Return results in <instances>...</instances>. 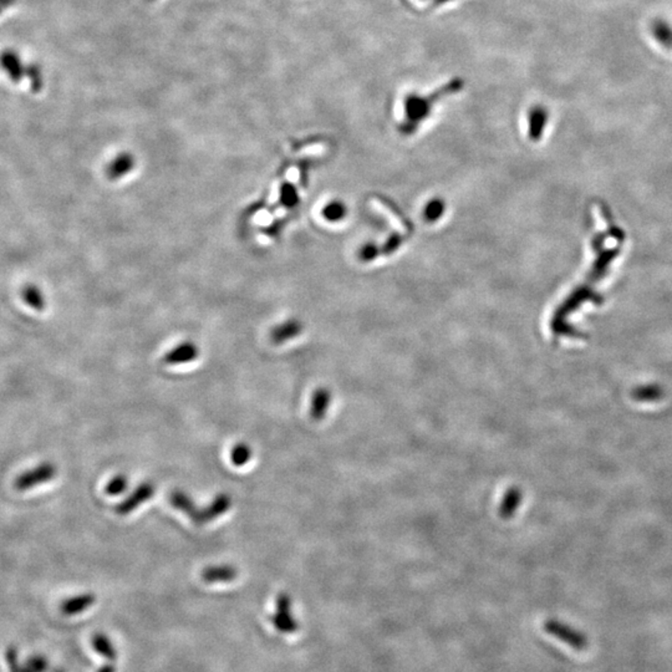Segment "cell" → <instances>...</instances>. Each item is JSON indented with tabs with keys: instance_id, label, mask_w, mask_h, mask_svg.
Segmentation results:
<instances>
[{
	"instance_id": "cell-1",
	"label": "cell",
	"mask_w": 672,
	"mask_h": 672,
	"mask_svg": "<svg viewBox=\"0 0 672 672\" xmlns=\"http://www.w3.org/2000/svg\"><path fill=\"white\" fill-rule=\"evenodd\" d=\"M57 475V467L52 462H42L16 477L14 487L18 492H29L52 482Z\"/></svg>"
},
{
	"instance_id": "cell-2",
	"label": "cell",
	"mask_w": 672,
	"mask_h": 672,
	"mask_svg": "<svg viewBox=\"0 0 672 672\" xmlns=\"http://www.w3.org/2000/svg\"><path fill=\"white\" fill-rule=\"evenodd\" d=\"M544 630L548 632L549 635L563 642L577 651H583L589 645L588 637L584 632L577 630L575 627L565 624L563 621L555 620V619L547 620L544 624Z\"/></svg>"
},
{
	"instance_id": "cell-3",
	"label": "cell",
	"mask_w": 672,
	"mask_h": 672,
	"mask_svg": "<svg viewBox=\"0 0 672 672\" xmlns=\"http://www.w3.org/2000/svg\"><path fill=\"white\" fill-rule=\"evenodd\" d=\"M277 630L284 634H293L299 629L298 621L291 614V599L286 593H280L277 598V613L270 618Z\"/></svg>"
},
{
	"instance_id": "cell-4",
	"label": "cell",
	"mask_w": 672,
	"mask_h": 672,
	"mask_svg": "<svg viewBox=\"0 0 672 672\" xmlns=\"http://www.w3.org/2000/svg\"><path fill=\"white\" fill-rule=\"evenodd\" d=\"M156 488L151 482H144L140 486L137 487L127 498L124 501L120 502L116 506V513L119 516H127L129 513L134 512L141 504L149 501L151 497L155 494Z\"/></svg>"
},
{
	"instance_id": "cell-5",
	"label": "cell",
	"mask_w": 672,
	"mask_h": 672,
	"mask_svg": "<svg viewBox=\"0 0 672 672\" xmlns=\"http://www.w3.org/2000/svg\"><path fill=\"white\" fill-rule=\"evenodd\" d=\"M168 499H170L172 507L176 508L182 513H185L187 517L191 519L192 522L196 523L198 526H202V509L197 507L196 503L193 502L191 497L187 494L186 492L180 491V489L172 491Z\"/></svg>"
},
{
	"instance_id": "cell-6",
	"label": "cell",
	"mask_w": 672,
	"mask_h": 672,
	"mask_svg": "<svg viewBox=\"0 0 672 672\" xmlns=\"http://www.w3.org/2000/svg\"><path fill=\"white\" fill-rule=\"evenodd\" d=\"M198 355H199V349L196 344L185 342L173 347L171 352H167L163 361L167 365H182V364L195 361Z\"/></svg>"
},
{
	"instance_id": "cell-7",
	"label": "cell",
	"mask_w": 672,
	"mask_h": 672,
	"mask_svg": "<svg viewBox=\"0 0 672 672\" xmlns=\"http://www.w3.org/2000/svg\"><path fill=\"white\" fill-rule=\"evenodd\" d=\"M238 570L233 565H211L202 572V580L208 584L229 583L237 578Z\"/></svg>"
},
{
	"instance_id": "cell-8",
	"label": "cell",
	"mask_w": 672,
	"mask_h": 672,
	"mask_svg": "<svg viewBox=\"0 0 672 672\" xmlns=\"http://www.w3.org/2000/svg\"><path fill=\"white\" fill-rule=\"evenodd\" d=\"M231 506H232V498L227 493H221L214 497V499L208 504L207 507L202 509V526L216 521L224 513H227Z\"/></svg>"
},
{
	"instance_id": "cell-9",
	"label": "cell",
	"mask_w": 672,
	"mask_h": 672,
	"mask_svg": "<svg viewBox=\"0 0 672 672\" xmlns=\"http://www.w3.org/2000/svg\"><path fill=\"white\" fill-rule=\"evenodd\" d=\"M96 603V596L91 593L75 595L69 599L62 601L60 610L66 616L79 615L83 611L88 610Z\"/></svg>"
},
{
	"instance_id": "cell-10",
	"label": "cell",
	"mask_w": 672,
	"mask_h": 672,
	"mask_svg": "<svg viewBox=\"0 0 672 672\" xmlns=\"http://www.w3.org/2000/svg\"><path fill=\"white\" fill-rule=\"evenodd\" d=\"M134 166H136V160H134V156L129 153V152H122L110 162L108 170H106V175H108L110 180L116 181V180H120V178L127 176L129 173H131Z\"/></svg>"
},
{
	"instance_id": "cell-11",
	"label": "cell",
	"mask_w": 672,
	"mask_h": 672,
	"mask_svg": "<svg viewBox=\"0 0 672 672\" xmlns=\"http://www.w3.org/2000/svg\"><path fill=\"white\" fill-rule=\"evenodd\" d=\"M331 393L326 388H319L314 391L311 401V417L314 421L324 419L330 406Z\"/></svg>"
},
{
	"instance_id": "cell-12",
	"label": "cell",
	"mask_w": 672,
	"mask_h": 672,
	"mask_svg": "<svg viewBox=\"0 0 672 672\" xmlns=\"http://www.w3.org/2000/svg\"><path fill=\"white\" fill-rule=\"evenodd\" d=\"M301 332V324L298 320H288L275 326L270 331V340L275 345H280L294 339Z\"/></svg>"
},
{
	"instance_id": "cell-13",
	"label": "cell",
	"mask_w": 672,
	"mask_h": 672,
	"mask_svg": "<svg viewBox=\"0 0 672 672\" xmlns=\"http://www.w3.org/2000/svg\"><path fill=\"white\" fill-rule=\"evenodd\" d=\"M523 501V493L518 487L509 488L502 499L498 513L503 519H511L516 514Z\"/></svg>"
},
{
	"instance_id": "cell-14",
	"label": "cell",
	"mask_w": 672,
	"mask_h": 672,
	"mask_svg": "<svg viewBox=\"0 0 672 672\" xmlns=\"http://www.w3.org/2000/svg\"><path fill=\"white\" fill-rule=\"evenodd\" d=\"M21 298L33 311H42L47 308V299L42 290L35 284H26L21 288Z\"/></svg>"
},
{
	"instance_id": "cell-15",
	"label": "cell",
	"mask_w": 672,
	"mask_h": 672,
	"mask_svg": "<svg viewBox=\"0 0 672 672\" xmlns=\"http://www.w3.org/2000/svg\"><path fill=\"white\" fill-rule=\"evenodd\" d=\"M631 396L635 400L636 402L650 403L657 402L664 398V388L656 383H650V385H642L634 388L631 393Z\"/></svg>"
},
{
	"instance_id": "cell-16",
	"label": "cell",
	"mask_w": 672,
	"mask_h": 672,
	"mask_svg": "<svg viewBox=\"0 0 672 672\" xmlns=\"http://www.w3.org/2000/svg\"><path fill=\"white\" fill-rule=\"evenodd\" d=\"M91 644H93V650L104 659H108L109 661H115L117 659V651L110 640L109 636L98 632L93 636Z\"/></svg>"
},
{
	"instance_id": "cell-17",
	"label": "cell",
	"mask_w": 672,
	"mask_h": 672,
	"mask_svg": "<svg viewBox=\"0 0 672 672\" xmlns=\"http://www.w3.org/2000/svg\"><path fill=\"white\" fill-rule=\"evenodd\" d=\"M252 458V450L247 444L241 442L233 447L231 451V460L236 467H243Z\"/></svg>"
},
{
	"instance_id": "cell-18",
	"label": "cell",
	"mask_w": 672,
	"mask_h": 672,
	"mask_svg": "<svg viewBox=\"0 0 672 672\" xmlns=\"http://www.w3.org/2000/svg\"><path fill=\"white\" fill-rule=\"evenodd\" d=\"M129 487V480L124 475H117L110 480L105 487V492L108 496L116 497L122 494Z\"/></svg>"
},
{
	"instance_id": "cell-19",
	"label": "cell",
	"mask_w": 672,
	"mask_h": 672,
	"mask_svg": "<svg viewBox=\"0 0 672 672\" xmlns=\"http://www.w3.org/2000/svg\"><path fill=\"white\" fill-rule=\"evenodd\" d=\"M49 667L45 657L42 655H34L26 660L25 664L21 666V672H45Z\"/></svg>"
},
{
	"instance_id": "cell-20",
	"label": "cell",
	"mask_w": 672,
	"mask_h": 672,
	"mask_svg": "<svg viewBox=\"0 0 672 672\" xmlns=\"http://www.w3.org/2000/svg\"><path fill=\"white\" fill-rule=\"evenodd\" d=\"M280 199H282V203H283L284 206H286V207L294 206L296 201H298L295 188H293L290 185H285L282 192H280Z\"/></svg>"
},
{
	"instance_id": "cell-21",
	"label": "cell",
	"mask_w": 672,
	"mask_h": 672,
	"mask_svg": "<svg viewBox=\"0 0 672 672\" xmlns=\"http://www.w3.org/2000/svg\"><path fill=\"white\" fill-rule=\"evenodd\" d=\"M6 657L11 672H21V666L19 665V661H18V651H16V647H9L6 650Z\"/></svg>"
},
{
	"instance_id": "cell-22",
	"label": "cell",
	"mask_w": 672,
	"mask_h": 672,
	"mask_svg": "<svg viewBox=\"0 0 672 672\" xmlns=\"http://www.w3.org/2000/svg\"><path fill=\"white\" fill-rule=\"evenodd\" d=\"M324 213H325V217L328 218V219H330L331 221V219H336V218H339V216L342 214V209L337 207V204H336V203H334V204H331V206H329V207H326L325 212Z\"/></svg>"
},
{
	"instance_id": "cell-23",
	"label": "cell",
	"mask_w": 672,
	"mask_h": 672,
	"mask_svg": "<svg viewBox=\"0 0 672 672\" xmlns=\"http://www.w3.org/2000/svg\"><path fill=\"white\" fill-rule=\"evenodd\" d=\"M98 672H116V666H115L114 664L110 662V664H106L104 666L100 667Z\"/></svg>"
},
{
	"instance_id": "cell-24",
	"label": "cell",
	"mask_w": 672,
	"mask_h": 672,
	"mask_svg": "<svg viewBox=\"0 0 672 672\" xmlns=\"http://www.w3.org/2000/svg\"><path fill=\"white\" fill-rule=\"evenodd\" d=\"M52 672H65V671H64V670H62V668H59V670H55V671H52Z\"/></svg>"
},
{
	"instance_id": "cell-25",
	"label": "cell",
	"mask_w": 672,
	"mask_h": 672,
	"mask_svg": "<svg viewBox=\"0 0 672 672\" xmlns=\"http://www.w3.org/2000/svg\"><path fill=\"white\" fill-rule=\"evenodd\" d=\"M150 1H151V0H150Z\"/></svg>"
}]
</instances>
